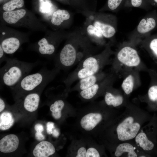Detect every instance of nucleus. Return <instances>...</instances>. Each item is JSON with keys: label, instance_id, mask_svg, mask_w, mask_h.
I'll use <instances>...</instances> for the list:
<instances>
[{"label": "nucleus", "instance_id": "f257e3e1", "mask_svg": "<svg viewBox=\"0 0 157 157\" xmlns=\"http://www.w3.org/2000/svg\"><path fill=\"white\" fill-rule=\"evenodd\" d=\"M111 53L108 45L101 53L82 60L76 68L63 80L66 90H69L71 85L76 80L101 71L102 68L109 62L108 58Z\"/></svg>", "mask_w": 157, "mask_h": 157}, {"label": "nucleus", "instance_id": "f03ea898", "mask_svg": "<svg viewBox=\"0 0 157 157\" xmlns=\"http://www.w3.org/2000/svg\"><path fill=\"white\" fill-rule=\"evenodd\" d=\"M60 70L55 67L51 70L43 67L38 72L26 75L11 88L18 96L44 89L55 79Z\"/></svg>", "mask_w": 157, "mask_h": 157}, {"label": "nucleus", "instance_id": "7ed1b4c3", "mask_svg": "<svg viewBox=\"0 0 157 157\" xmlns=\"http://www.w3.org/2000/svg\"><path fill=\"white\" fill-rule=\"evenodd\" d=\"M0 69L1 83L13 87L28 75L39 62L28 63L8 58Z\"/></svg>", "mask_w": 157, "mask_h": 157}, {"label": "nucleus", "instance_id": "20e7f679", "mask_svg": "<svg viewBox=\"0 0 157 157\" xmlns=\"http://www.w3.org/2000/svg\"><path fill=\"white\" fill-rule=\"evenodd\" d=\"M157 26V14L156 10L149 13L142 18L130 35L131 41L134 42L150 35Z\"/></svg>", "mask_w": 157, "mask_h": 157}, {"label": "nucleus", "instance_id": "39448f33", "mask_svg": "<svg viewBox=\"0 0 157 157\" xmlns=\"http://www.w3.org/2000/svg\"><path fill=\"white\" fill-rule=\"evenodd\" d=\"M140 128V124L135 122L133 117H127L117 127L118 139L121 141L132 139L135 137Z\"/></svg>", "mask_w": 157, "mask_h": 157}, {"label": "nucleus", "instance_id": "423d86ee", "mask_svg": "<svg viewBox=\"0 0 157 157\" xmlns=\"http://www.w3.org/2000/svg\"><path fill=\"white\" fill-rule=\"evenodd\" d=\"M76 47L71 43L65 44L55 62V67L60 69L66 70L77 63Z\"/></svg>", "mask_w": 157, "mask_h": 157}, {"label": "nucleus", "instance_id": "0eeeda50", "mask_svg": "<svg viewBox=\"0 0 157 157\" xmlns=\"http://www.w3.org/2000/svg\"><path fill=\"white\" fill-rule=\"evenodd\" d=\"M130 43L124 44L119 49L115 59L125 66L135 67L140 64L141 60L137 51Z\"/></svg>", "mask_w": 157, "mask_h": 157}, {"label": "nucleus", "instance_id": "6e6552de", "mask_svg": "<svg viewBox=\"0 0 157 157\" xmlns=\"http://www.w3.org/2000/svg\"><path fill=\"white\" fill-rule=\"evenodd\" d=\"M94 23V25L101 33L104 39H110L113 37L117 30V19L115 16L103 14Z\"/></svg>", "mask_w": 157, "mask_h": 157}, {"label": "nucleus", "instance_id": "1a4fd4ad", "mask_svg": "<svg viewBox=\"0 0 157 157\" xmlns=\"http://www.w3.org/2000/svg\"><path fill=\"white\" fill-rule=\"evenodd\" d=\"M113 75L107 76L104 79L91 87L80 91L81 97L85 100H90L94 97L99 93L106 90L110 86L113 81Z\"/></svg>", "mask_w": 157, "mask_h": 157}, {"label": "nucleus", "instance_id": "9d476101", "mask_svg": "<svg viewBox=\"0 0 157 157\" xmlns=\"http://www.w3.org/2000/svg\"><path fill=\"white\" fill-rule=\"evenodd\" d=\"M106 76V74L101 71L100 72L80 79L79 82L69 90L81 91L86 89L103 80Z\"/></svg>", "mask_w": 157, "mask_h": 157}, {"label": "nucleus", "instance_id": "9b49d317", "mask_svg": "<svg viewBox=\"0 0 157 157\" xmlns=\"http://www.w3.org/2000/svg\"><path fill=\"white\" fill-rule=\"evenodd\" d=\"M19 142L18 138L16 135H7L0 140V151L4 153L13 152L17 149Z\"/></svg>", "mask_w": 157, "mask_h": 157}, {"label": "nucleus", "instance_id": "f8f14e48", "mask_svg": "<svg viewBox=\"0 0 157 157\" xmlns=\"http://www.w3.org/2000/svg\"><path fill=\"white\" fill-rule=\"evenodd\" d=\"M102 119V115L100 113H90L82 118L80 121V125L85 130L90 131L93 129L101 122Z\"/></svg>", "mask_w": 157, "mask_h": 157}, {"label": "nucleus", "instance_id": "ddd939ff", "mask_svg": "<svg viewBox=\"0 0 157 157\" xmlns=\"http://www.w3.org/2000/svg\"><path fill=\"white\" fill-rule=\"evenodd\" d=\"M55 152V148L52 144L47 141H43L36 146L33 151V154L35 157H48Z\"/></svg>", "mask_w": 157, "mask_h": 157}, {"label": "nucleus", "instance_id": "4468645a", "mask_svg": "<svg viewBox=\"0 0 157 157\" xmlns=\"http://www.w3.org/2000/svg\"><path fill=\"white\" fill-rule=\"evenodd\" d=\"M40 90L28 93L25 97L23 100V105L24 108L27 111L33 112L38 108L40 97L39 93L37 92Z\"/></svg>", "mask_w": 157, "mask_h": 157}, {"label": "nucleus", "instance_id": "2eb2a0df", "mask_svg": "<svg viewBox=\"0 0 157 157\" xmlns=\"http://www.w3.org/2000/svg\"><path fill=\"white\" fill-rule=\"evenodd\" d=\"M21 43L18 38L10 37L2 40L0 44L5 53L12 54L19 48Z\"/></svg>", "mask_w": 157, "mask_h": 157}, {"label": "nucleus", "instance_id": "dca6fc26", "mask_svg": "<svg viewBox=\"0 0 157 157\" xmlns=\"http://www.w3.org/2000/svg\"><path fill=\"white\" fill-rule=\"evenodd\" d=\"M135 138L137 144L144 150L152 151L154 150L155 142L149 139L144 133H138Z\"/></svg>", "mask_w": 157, "mask_h": 157}, {"label": "nucleus", "instance_id": "f3484780", "mask_svg": "<svg viewBox=\"0 0 157 157\" xmlns=\"http://www.w3.org/2000/svg\"><path fill=\"white\" fill-rule=\"evenodd\" d=\"M26 13V11L24 9L4 11L3 13L2 17L3 20L6 23L9 24H14L23 18Z\"/></svg>", "mask_w": 157, "mask_h": 157}, {"label": "nucleus", "instance_id": "a211bd4d", "mask_svg": "<svg viewBox=\"0 0 157 157\" xmlns=\"http://www.w3.org/2000/svg\"><path fill=\"white\" fill-rule=\"evenodd\" d=\"M53 43L49 42L46 38H42L38 41L37 43L38 51L43 55H52L56 49V45Z\"/></svg>", "mask_w": 157, "mask_h": 157}, {"label": "nucleus", "instance_id": "6ab92c4d", "mask_svg": "<svg viewBox=\"0 0 157 157\" xmlns=\"http://www.w3.org/2000/svg\"><path fill=\"white\" fill-rule=\"evenodd\" d=\"M135 149L133 146L130 143H121L116 147L115 152V156L116 157H119L124 153H127L128 157H136L137 155Z\"/></svg>", "mask_w": 157, "mask_h": 157}, {"label": "nucleus", "instance_id": "aec40b11", "mask_svg": "<svg viewBox=\"0 0 157 157\" xmlns=\"http://www.w3.org/2000/svg\"><path fill=\"white\" fill-rule=\"evenodd\" d=\"M70 17V14L67 10L59 9L53 13L51 22L53 24L58 26L63 21L68 19Z\"/></svg>", "mask_w": 157, "mask_h": 157}, {"label": "nucleus", "instance_id": "412c9836", "mask_svg": "<svg viewBox=\"0 0 157 157\" xmlns=\"http://www.w3.org/2000/svg\"><path fill=\"white\" fill-rule=\"evenodd\" d=\"M14 122V119L12 113L8 111L2 113L0 115V129L4 131L11 127Z\"/></svg>", "mask_w": 157, "mask_h": 157}, {"label": "nucleus", "instance_id": "4be33fe9", "mask_svg": "<svg viewBox=\"0 0 157 157\" xmlns=\"http://www.w3.org/2000/svg\"><path fill=\"white\" fill-rule=\"evenodd\" d=\"M104 100L108 105L116 107L122 104L123 98L121 95H114L111 92L107 91L105 93Z\"/></svg>", "mask_w": 157, "mask_h": 157}, {"label": "nucleus", "instance_id": "5701e85b", "mask_svg": "<svg viewBox=\"0 0 157 157\" xmlns=\"http://www.w3.org/2000/svg\"><path fill=\"white\" fill-rule=\"evenodd\" d=\"M65 106V102L62 99L56 100L51 104L50 109L52 112V115L54 118L58 119L61 117V110Z\"/></svg>", "mask_w": 157, "mask_h": 157}, {"label": "nucleus", "instance_id": "b1692460", "mask_svg": "<svg viewBox=\"0 0 157 157\" xmlns=\"http://www.w3.org/2000/svg\"><path fill=\"white\" fill-rule=\"evenodd\" d=\"M150 4L147 0H125L124 6L125 8L135 7L149 9Z\"/></svg>", "mask_w": 157, "mask_h": 157}, {"label": "nucleus", "instance_id": "393cba45", "mask_svg": "<svg viewBox=\"0 0 157 157\" xmlns=\"http://www.w3.org/2000/svg\"><path fill=\"white\" fill-rule=\"evenodd\" d=\"M140 40L147 43L150 51L157 57V34L152 35H149Z\"/></svg>", "mask_w": 157, "mask_h": 157}, {"label": "nucleus", "instance_id": "a878e982", "mask_svg": "<svg viewBox=\"0 0 157 157\" xmlns=\"http://www.w3.org/2000/svg\"><path fill=\"white\" fill-rule=\"evenodd\" d=\"M134 85V78L132 75H129L123 81L121 86L125 93L129 95L133 91Z\"/></svg>", "mask_w": 157, "mask_h": 157}, {"label": "nucleus", "instance_id": "bb28decb", "mask_svg": "<svg viewBox=\"0 0 157 157\" xmlns=\"http://www.w3.org/2000/svg\"><path fill=\"white\" fill-rule=\"evenodd\" d=\"M24 4V0H10L3 5V9L5 11H13L16 8L22 7Z\"/></svg>", "mask_w": 157, "mask_h": 157}, {"label": "nucleus", "instance_id": "cd10ccee", "mask_svg": "<svg viewBox=\"0 0 157 157\" xmlns=\"http://www.w3.org/2000/svg\"><path fill=\"white\" fill-rule=\"evenodd\" d=\"M148 96L149 100L153 104L151 109L154 111L157 110V85L152 86L149 88Z\"/></svg>", "mask_w": 157, "mask_h": 157}, {"label": "nucleus", "instance_id": "c85d7f7f", "mask_svg": "<svg viewBox=\"0 0 157 157\" xmlns=\"http://www.w3.org/2000/svg\"><path fill=\"white\" fill-rule=\"evenodd\" d=\"M125 0H107L105 8L112 11H116L124 4Z\"/></svg>", "mask_w": 157, "mask_h": 157}, {"label": "nucleus", "instance_id": "c756f323", "mask_svg": "<svg viewBox=\"0 0 157 157\" xmlns=\"http://www.w3.org/2000/svg\"><path fill=\"white\" fill-rule=\"evenodd\" d=\"M87 32L90 35L93 36L103 43L104 40L103 37L99 30L94 25H89L87 28Z\"/></svg>", "mask_w": 157, "mask_h": 157}, {"label": "nucleus", "instance_id": "7c9ffc66", "mask_svg": "<svg viewBox=\"0 0 157 157\" xmlns=\"http://www.w3.org/2000/svg\"><path fill=\"white\" fill-rule=\"evenodd\" d=\"M39 2V10L42 13L50 12L53 4L50 0H38Z\"/></svg>", "mask_w": 157, "mask_h": 157}, {"label": "nucleus", "instance_id": "2f4dec72", "mask_svg": "<svg viewBox=\"0 0 157 157\" xmlns=\"http://www.w3.org/2000/svg\"><path fill=\"white\" fill-rule=\"evenodd\" d=\"M34 128L36 131L35 135L36 140L39 141L44 140L45 136L42 133L44 129L43 126L40 124H37L35 125Z\"/></svg>", "mask_w": 157, "mask_h": 157}, {"label": "nucleus", "instance_id": "473e14b6", "mask_svg": "<svg viewBox=\"0 0 157 157\" xmlns=\"http://www.w3.org/2000/svg\"><path fill=\"white\" fill-rule=\"evenodd\" d=\"M100 155L98 151L95 148L90 147L87 151L86 157H99Z\"/></svg>", "mask_w": 157, "mask_h": 157}, {"label": "nucleus", "instance_id": "72a5a7b5", "mask_svg": "<svg viewBox=\"0 0 157 157\" xmlns=\"http://www.w3.org/2000/svg\"><path fill=\"white\" fill-rule=\"evenodd\" d=\"M87 151L84 147H81L78 150L76 157H86Z\"/></svg>", "mask_w": 157, "mask_h": 157}, {"label": "nucleus", "instance_id": "f704fd0d", "mask_svg": "<svg viewBox=\"0 0 157 157\" xmlns=\"http://www.w3.org/2000/svg\"><path fill=\"white\" fill-rule=\"evenodd\" d=\"M55 128L54 123L51 122H48L47 124V132L49 135L52 134L53 130Z\"/></svg>", "mask_w": 157, "mask_h": 157}, {"label": "nucleus", "instance_id": "c9c22d12", "mask_svg": "<svg viewBox=\"0 0 157 157\" xmlns=\"http://www.w3.org/2000/svg\"><path fill=\"white\" fill-rule=\"evenodd\" d=\"M5 53L0 44V64L3 61H6L8 58H6L4 55Z\"/></svg>", "mask_w": 157, "mask_h": 157}, {"label": "nucleus", "instance_id": "e433bc0d", "mask_svg": "<svg viewBox=\"0 0 157 157\" xmlns=\"http://www.w3.org/2000/svg\"><path fill=\"white\" fill-rule=\"evenodd\" d=\"M5 104L3 100L1 97L0 98V112H2L4 109Z\"/></svg>", "mask_w": 157, "mask_h": 157}, {"label": "nucleus", "instance_id": "4c0bfd02", "mask_svg": "<svg viewBox=\"0 0 157 157\" xmlns=\"http://www.w3.org/2000/svg\"><path fill=\"white\" fill-rule=\"evenodd\" d=\"M52 134L53 136L57 138L59 135V133L57 129H54L53 130Z\"/></svg>", "mask_w": 157, "mask_h": 157}, {"label": "nucleus", "instance_id": "58836bf2", "mask_svg": "<svg viewBox=\"0 0 157 157\" xmlns=\"http://www.w3.org/2000/svg\"><path fill=\"white\" fill-rule=\"evenodd\" d=\"M150 5H155L157 4V0H147Z\"/></svg>", "mask_w": 157, "mask_h": 157}, {"label": "nucleus", "instance_id": "ea45409f", "mask_svg": "<svg viewBox=\"0 0 157 157\" xmlns=\"http://www.w3.org/2000/svg\"><path fill=\"white\" fill-rule=\"evenodd\" d=\"M71 0L72 1H74V2H79L80 1H81V0Z\"/></svg>", "mask_w": 157, "mask_h": 157}, {"label": "nucleus", "instance_id": "a19ab883", "mask_svg": "<svg viewBox=\"0 0 157 157\" xmlns=\"http://www.w3.org/2000/svg\"><path fill=\"white\" fill-rule=\"evenodd\" d=\"M140 157H146V156H140Z\"/></svg>", "mask_w": 157, "mask_h": 157}, {"label": "nucleus", "instance_id": "79ce46f5", "mask_svg": "<svg viewBox=\"0 0 157 157\" xmlns=\"http://www.w3.org/2000/svg\"><path fill=\"white\" fill-rule=\"evenodd\" d=\"M59 0L60 1H64L65 0Z\"/></svg>", "mask_w": 157, "mask_h": 157}]
</instances>
